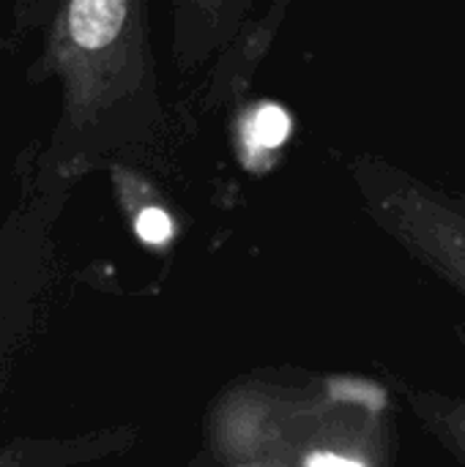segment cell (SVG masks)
I'll return each mask as SVG.
<instances>
[{
  "label": "cell",
  "instance_id": "6da1fadb",
  "mask_svg": "<svg viewBox=\"0 0 465 467\" xmlns=\"http://www.w3.org/2000/svg\"><path fill=\"white\" fill-rule=\"evenodd\" d=\"M123 16L126 3L121 0H79L69 8V30L82 49H101L118 38Z\"/></svg>",
  "mask_w": 465,
  "mask_h": 467
},
{
  "label": "cell",
  "instance_id": "7a4b0ae2",
  "mask_svg": "<svg viewBox=\"0 0 465 467\" xmlns=\"http://www.w3.org/2000/svg\"><path fill=\"white\" fill-rule=\"evenodd\" d=\"M252 140L260 145V148H277L288 140L291 134V118L282 107H274V104H266L255 112L252 118V129H249Z\"/></svg>",
  "mask_w": 465,
  "mask_h": 467
},
{
  "label": "cell",
  "instance_id": "3957f363",
  "mask_svg": "<svg viewBox=\"0 0 465 467\" xmlns=\"http://www.w3.org/2000/svg\"><path fill=\"white\" fill-rule=\"evenodd\" d=\"M137 235L151 244V246H159V244H167L170 235H173V222L164 211L159 208H145L140 216H137Z\"/></svg>",
  "mask_w": 465,
  "mask_h": 467
},
{
  "label": "cell",
  "instance_id": "277c9868",
  "mask_svg": "<svg viewBox=\"0 0 465 467\" xmlns=\"http://www.w3.org/2000/svg\"><path fill=\"white\" fill-rule=\"evenodd\" d=\"M307 467H365V465H359V462H354V460H345V457H337V454H315Z\"/></svg>",
  "mask_w": 465,
  "mask_h": 467
}]
</instances>
